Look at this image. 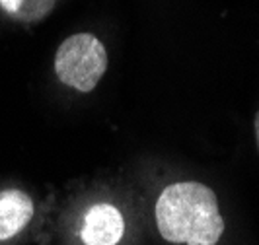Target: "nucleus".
Returning a JSON list of instances; mask_svg holds the SVG:
<instances>
[{"label": "nucleus", "instance_id": "f257e3e1", "mask_svg": "<svg viewBox=\"0 0 259 245\" xmlns=\"http://www.w3.org/2000/svg\"><path fill=\"white\" fill-rule=\"evenodd\" d=\"M160 235L178 245H217L224 232V220L212 189L197 181L166 187L156 203Z\"/></svg>", "mask_w": 259, "mask_h": 245}, {"label": "nucleus", "instance_id": "f03ea898", "mask_svg": "<svg viewBox=\"0 0 259 245\" xmlns=\"http://www.w3.org/2000/svg\"><path fill=\"white\" fill-rule=\"evenodd\" d=\"M107 70V51L104 43L92 33H76L63 41L55 55V72L59 80L88 93Z\"/></svg>", "mask_w": 259, "mask_h": 245}, {"label": "nucleus", "instance_id": "7ed1b4c3", "mask_svg": "<svg viewBox=\"0 0 259 245\" xmlns=\"http://www.w3.org/2000/svg\"><path fill=\"white\" fill-rule=\"evenodd\" d=\"M125 232L121 212L113 205H94L82 226V241L86 245H117Z\"/></svg>", "mask_w": 259, "mask_h": 245}, {"label": "nucleus", "instance_id": "20e7f679", "mask_svg": "<svg viewBox=\"0 0 259 245\" xmlns=\"http://www.w3.org/2000/svg\"><path fill=\"white\" fill-rule=\"evenodd\" d=\"M33 216V203L20 189L0 193V241L10 239L27 226Z\"/></svg>", "mask_w": 259, "mask_h": 245}, {"label": "nucleus", "instance_id": "39448f33", "mask_svg": "<svg viewBox=\"0 0 259 245\" xmlns=\"http://www.w3.org/2000/svg\"><path fill=\"white\" fill-rule=\"evenodd\" d=\"M0 6L18 20H37L53 8V0H0Z\"/></svg>", "mask_w": 259, "mask_h": 245}, {"label": "nucleus", "instance_id": "423d86ee", "mask_svg": "<svg viewBox=\"0 0 259 245\" xmlns=\"http://www.w3.org/2000/svg\"><path fill=\"white\" fill-rule=\"evenodd\" d=\"M255 136H257V148H259V111L255 115Z\"/></svg>", "mask_w": 259, "mask_h": 245}]
</instances>
